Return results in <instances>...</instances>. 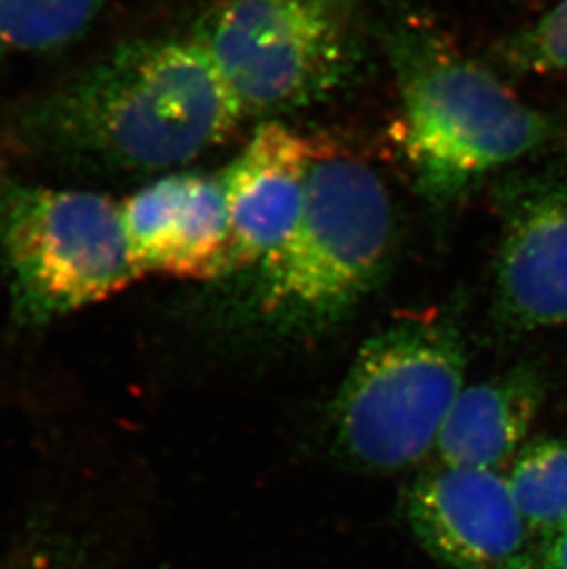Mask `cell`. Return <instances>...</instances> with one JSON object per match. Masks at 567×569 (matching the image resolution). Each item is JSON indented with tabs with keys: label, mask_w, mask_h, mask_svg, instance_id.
<instances>
[{
	"label": "cell",
	"mask_w": 567,
	"mask_h": 569,
	"mask_svg": "<svg viewBox=\"0 0 567 569\" xmlns=\"http://www.w3.org/2000/svg\"><path fill=\"white\" fill-rule=\"evenodd\" d=\"M496 60L516 74L567 70V0L496 47Z\"/></svg>",
	"instance_id": "cell-14"
},
{
	"label": "cell",
	"mask_w": 567,
	"mask_h": 569,
	"mask_svg": "<svg viewBox=\"0 0 567 569\" xmlns=\"http://www.w3.org/2000/svg\"><path fill=\"white\" fill-rule=\"evenodd\" d=\"M111 0H0V39L8 52L63 49L91 28Z\"/></svg>",
	"instance_id": "cell-13"
},
{
	"label": "cell",
	"mask_w": 567,
	"mask_h": 569,
	"mask_svg": "<svg viewBox=\"0 0 567 569\" xmlns=\"http://www.w3.org/2000/svg\"><path fill=\"white\" fill-rule=\"evenodd\" d=\"M407 523L448 569H540L541 548L507 476L442 465L407 489Z\"/></svg>",
	"instance_id": "cell-8"
},
{
	"label": "cell",
	"mask_w": 567,
	"mask_h": 569,
	"mask_svg": "<svg viewBox=\"0 0 567 569\" xmlns=\"http://www.w3.org/2000/svg\"><path fill=\"white\" fill-rule=\"evenodd\" d=\"M499 243L494 310L513 332L567 322V164L504 173L494 189Z\"/></svg>",
	"instance_id": "cell-7"
},
{
	"label": "cell",
	"mask_w": 567,
	"mask_h": 569,
	"mask_svg": "<svg viewBox=\"0 0 567 569\" xmlns=\"http://www.w3.org/2000/svg\"><path fill=\"white\" fill-rule=\"evenodd\" d=\"M364 0H215L192 38L247 117L325 102L361 61Z\"/></svg>",
	"instance_id": "cell-5"
},
{
	"label": "cell",
	"mask_w": 567,
	"mask_h": 569,
	"mask_svg": "<svg viewBox=\"0 0 567 569\" xmlns=\"http://www.w3.org/2000/svg\"><path fill=\"white\" fill-rule=\"evenodd\" d=\"M246 117L192 36L137 39L22 103L8 137L33 161L70 172L156 173L223 144Z\"/></svg>",
	"instance_id": "cell-1"
},
{
	"label": "cell",
	"mask_w": 567,
	"mask_h": 569,
	"mask_svg": "<svg viewBox=\"0 0 567 569\" xmlns=\"http://www.w3.org/2000/svg\"><path fill=\"white\" fill-rule=\"evenodd\" d=\"M319 150L279 120H266L220 173L229 212V277L252 271L294 231Z\"/></svg>",
	"instance_id": "cell-10"
},
{
	"label": "cell",
	"mask_w": 567,
	"mask_h": 569,
	"mask_svg": "<svg viewBox=\"0 0 567 569\" xmlns=\"http://www.w3.org/2000/svg\"><path fill=\"white\" fill-rule=\"evenodd\" d=\"M544 395V378L529 366L465 387L435 448L442 465L499 472L524 448Z\"/></svg>",
	"instance_id": "cell-11"
},
{
	"label": "cell",
	"mask_w": 567,
	"mask_h": 569,
	"mask_svg": "<svg viewBox=\"0 0 567 569\" xmlns=\"http://www.w3.org/2000/svg\"><path fill=\"white\" fill-rule=\"evenodd\" d=\"M465 339L448 317L392 322L361 345L334 398V450L370 472L422 461L465 389Z\"/></svg>",
	"instance_id": "cell-4"
},
{
	"label": "cell",
	"mask_w": 567,
	"mask_h": 569,
	"mask_svg": "<svg viewBox=\"0 0 567 569\" xmlns=\"http://www.w3.org/2000/svg\"><path fill=\"white\" fill-rule=\"evenodd\" d=\"M8 54V50H6L4 43H2V39H0V60Z\"/></svg>",
	"instance_id": "cell-17"
},
{
	"label": "cell",
	"mask_w": 567,
	"mask_h": 569,
	"mask_svg": "<svg viewBox=\"0 0 567 569\" xmlns=\"http://www.w3.org/2000/svg\"><path fill=\"white\" fill-rule=\"evenodd\" d=\"M10 569H67L61 560L56 559L50 551H33L19 560Z\"/></svg>",
	"instance_id": "cell-16"
},
{
	"label": "cell",
	"mask_w": 567,
	"mask_h": 569,
	"mask_svg": "<svg viewBox=\"0 0 567 569\" xmlns=\"http://www.w3.org/2000/svg\"><path fill=\"white\" fill-rule=\"evenodd\" d=\"M392 237L391 196L375 168L319 150L297 226L249 271V321L286 338L332 328L381 279Z\"/></svg>",
	"instance_id": "cell-3"
},
{
	"label": "cell",
	"mask_w": 567,
	"mask_h": 569,
	"mask_svg": "<svg viewBox=\"0 0 567 569\" xmlns=\"http://www.w3.org/2000/svg\"><path fill=\"white\" fill-rule=\"evenodd\" d=\"M514 503L541 546L567 527V442L540 439L514 457L509 476Z\"/></svg>",
	"instance_id": "cell-12"
},
{
	"label": "cell",
	"mask_w": 567,
	"mask_h": 569,
	"mask_svg": "<svg viewBox=\"0 0 567 569\" xmlns=\"http://www.w3.org/2000/svg\"><path fill=\"white\" fill-rule=\"evenodd\" d=\"M0 263L13 316L30 327L142 279L115 199L11 178H0Z\"/></svg>",
	"instance_id": "cell-6"
},
{
	"label": "cell",
	"mask_w": 567,
	"mask_h": 569,
	"mask_svg": "<svg viewBox=\"0 0 567 569\" xmlns=\"http://www.w3.org/2000/svg\"><path fill=\"white\" fill-rule=\"evenodd\" d=\"M400 97V144L420 192L451 203L557 137L547 114L519 100L439 28L404 17L384 33Z\"/></svg>",
	"instance_id": "cell-2"
},
{
	"label": "cell",
	"mask_w": 567,
	"mask_h": 569,
	"mask_svg": "<svg viewBox=\"0 0 567 569\" xmlns=\"http://www.w3.org/2000/svg\"><path fill=\"white\" fill-rule=\"evenodd\" d=\"M540 569H567V527L541 546Z\"/></svg>",
	"instance_id": "cell-15"
},
{
	"label": "cell",
	"mask_w": 567,
	"mask_h": 569,
	"mask_svg": "<svg viewBox=\"0 0 567 569\" xmlns=\"http://www.w3.org/2000/svg\"><path fill=\"white\" fill-rule=\"evenodd\" d=\"M120 212L142 277H229V212L220 176L168 173L123 199Z\"/></svg>",
	"instance_id": "cell-9"
}]
</instances>
